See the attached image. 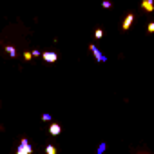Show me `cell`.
I'll return each instance as SVG.
<instances>
[{
	"instance_id": "5bb4252c",
	"label": "cell",
	"mask_w": 154,
	"mask_h": 154,
	"mask_svg": "<svg viewBox=\"0 0 154 154\" xmlns=\"http://www.w3.org/2000/svg\"><path fill=\"white\" fill-rule=\"evenodd\" d=\"M31 56H35V58H36V56H42V53H40V51H36V49H35V51H31Z\"/></svg>"
},
{
	"instance_id": "4fadbf2b",
	"label": "cell",
	"mask_w": 154,
	"mask_h": 154,
	"mask_svg": "<svg viewBox=\"0 0 154 154\" xmlns=\"http://www.w3.org/2000/svg\"><path fill=\"white\" fill-rule=\"evenodd\" d=\"M105 152V143H102L100 147H98V154H103Z\"/></svg>"
},
{
	"instance_id": "2e32d148",
	"label": "cell",
	"mask_w": 154,
	"mask_h": 154,
	"mask_svg": "<svg viewBox=\"0 0 154 154\" xmlns=\"http://www.w3.org/2000/svg\"><path fill=\"white\" fill-rule=\"evenodd\" d=\"M17 154H22V152H20V150H17Z\"/></svg>"
},
{
	"instance_id": "52a82bcc",
	"label": "cell",
	"mask_w": 154,
	"mask_h": 154,
	"mask_svg": "<svg viewBox=\"0 0 154 154\" xmlns=\"http://www.w3.org/2000/svg\"><path fill=\"white\" fill-rule=\"evenodd\" d=\"M45 154H58V149L54 145H47L45 147Z\"/></svg>"
},
{
	"instance_id": "7a4b0ae2",
	"label": "cell",
	"mask_w": 154,
	"mask_h": 154,
	"mask_svg": "<svg viewBox=\"0 0 154 154\" xmlns=\"http://www.w3.org/2000/svg\"><path fill=\"white\" fill-rule=\"evenodd\" d=\"M89 51L94 54L96 62H100V63H102V62H105V60H107V58H105V54H102V51H98V47H96L94 44H91V45H89Z\"/></svg>"
},
{
	"instance_id": "7c38bea8",
	"label": "cell",
	"mask_w": 154,
	"mask_h": 154,
	"mask_svg": "<svg viewBox=\"0 0 154 154\" xmlns=\"http://www.w3.org/2000/svg\"><path fill=\"white\" fill-rule=\"evenodd\" d=\"M42 120H44V122H51V114H47V112L42 114Z\"/></svg>"
},
{
	"instance_id": "5b68a950",
	"label": "cell",
	"mask_w": 154,
	"mask_h": 154,
	"mask_svg": "<svg viewBox=\"0 0 154 154\" xmlns=\"http://www.w3.org/2000/svg\"><path fill=\"white\" fill-rule=\"evenodd\" d=\"M62 132V127L58 125V123H51L49 125V134H53V136H58Z\"/></svg>"
},
{
	"instance_id": "e0dca14e",
	"label": "cell",
	"mask_w": 154,
	"mask_h": 154,
	"mask_svg": "<svg viewBox=\"0 0 154 154\" xmlns=\"http://www.w3.org/2000/svg\"><path fill=\"white\" fill-rule=\"evenodd\" d=\"M145 154H149V152H145Z\"/></svg>"
},
{
	"instance_id": "6da1fadb",
	"label": "cell",
	"mask_w": 154,
	"mask_h": 154,
	"mask_svg": "<svg viewBox=\"0 0 154 154\" xmlns=\"http://www.w3.org/2000/svg\"><path fill=\"white\" fill-rule=\"evenodd\" d=\"M17 150H20L22 154H33V147L29 145V141L26 138H22V141H20V145H18Z\"/></svg>"
},
{
	"instance_id": "9a60e30c",
	"label": "cell",
	"mask_w": 154,
	"mask_h": 154,
	"mask_svg": "<svg viewBox=\"0 0 154 154\" xmlns=\"http://www.w3.org/2000/svg\"><path fill=\"white\" fill-rule=\"evenodd\" d=\"M102 6H103L105 9H109V8H111V2H107V0H105V2H102Z\"/></svg>"
},
{
	"instance_id": "9c48e42d",
	"label": "cell",
	"mask_w": 154,
	"mask_h": 154,
	"mask_svg": "<svg viewBox=\"0 0 154 154\" xmlns=\"http://www.w3.org/2000/svg\"><path fill=\"white\" fill-rule=\"evenodd\" d=\"M94 36H96V38H102V36H103V29H102V27H98V29L94 31Z\"/></svg>"
},
{
	"instance_id": "3957f363",
	"label": "cell",
	"mask_w": 154,
	"mask_h": 154,
	"mask_svg": "<svg viewBox=\"0 0 154 154\" xmlns=\"http://www.w3.org/2000/svg\"><path fill=\"white\" fill-rule=\"evenodd\" d=\"M134 13H127V17H125V20H123V24H122V31H129L131 29V26H132V22H134Z\"/></svg>"
},
{
	"instance_id": "8992f818",
	"label": "cell",
	"mask_w": 154,
	"mask_h": 154,
	"mask_svg": "<svg viewBox=\"0 0 154 154\" xmlns=\"http://www.w3.org/2000/svg\"><path fill=\"white\" fill-rule=\"evenodd\" d=\"M141 9H145V11H154V2H152V0H143V2H141Z\"/></svg>"
},
{
	"instance_id": "ba28073f",
	"label": "cell",
	"mask_w": 154,
	"mask_h": 154,
	"mask_svg": "<svg viewBox=\"0 0 154 154\" xmlns=\"http://www.w3.org/2000/svg\"><path fill=\"white\" fill-rule=\"evenodd\" d=\"M6 51L9 53V56H17V51H15V47H11V45H8V47H6Z\"/></svg>"
},
{
	"instance_id": "8fae6325",
	"label": "cell",
	"mask_w": 154,
	"mask_h": 154,
	"mask_svg": "<svg viewBox=\"0 0 154 154\" xmlns=\"http://www.w3.org/2000/svg\"><path fill=\"white\" fill-rule=\"evenodd\" d=\"M147 31H149V33H150V35H152V33H154V22H150V24H149V26H147Z\"/></svg>"
},
{
	"instance_id": "277c9868",
	"label": "cell",
	"mask_w": 154,
	"mask_h": 154,
	"mask_svg": "<svg viewBox=\"0 0 154 154\" xmlns=\"http://www.w3.org/2000/svg\"><path fill=\"white\" fill-rule=\"evenodd\" d=\"M42 58H44L45 62L53 63V62H56V60H58V54H56V53H51V51H47V53H42Z\"/></svg>"
},
{
	"instance_id": "30bf717a",
	"label": "cell",
	"mask_w": 154,
	"mask_h": 154,
	"mask_svg": "<svg viewBox=\"0 0 154 154\" xmlns=\"http://www.w3.org/2000/svg\"><path fill=\"white\" fill-rule=\"evenodd\" d=\"M24 60H26V62H31V60H33V56H31V51H26V53H24Z\"/></svg>"
}]
</instances>
